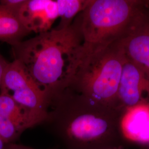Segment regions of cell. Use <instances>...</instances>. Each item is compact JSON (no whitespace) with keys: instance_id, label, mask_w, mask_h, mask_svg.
Instances as JSON below:
<instances>
[{"instance_id":"obj_9","label":"cell","mask_w":149,"mask_h":149,"mask_svg":"<svg viewBox=\"0 0 149 149\" xmlns=\"http://www.w3.org/2000/svg\"><path fill=\"white\" fill-rule=\"evenodd\" d=\"M122 138L139 144L149 143V103L125 109L119 120Z\"/></svg>"},{"instance_id":"obj_7","label":"cell","mask_w":149,"mask_h":149,"mask_svg":"<svg viewBox=\"0 0 149 149\" xmlns=\"http://www.w3.org/2000/svg\"><path fill=\"white\" fill-rule=\"evenodd\" d=\"M118 42L126 57L136 65L149 80V16L145 6L143 13Z\"/></svg>"},{"instance_id":"obj_13","label":"cell","mask_w":149,"mask_h":149,"mask_svg":"<svg viewBox=\"0 0 149 149\" xmlns=\"http://www.w3.org/2000/svg\"><path fill=\"white\" fill-rule=\"evenodd\" d=\"M26 129L25 127L0 115V138L6 144L16 143Z\"/></svg>"},{"instance_id":"obj_14","label":"cell","mask_w":149,"mask_h":149,"mask_svg":"<svg viewBox=\"0 0 149 149\" xmlns=\"http://www.w3.org/2000/svg\"><path fill=\"white\" fill-rule=\"evenodd\" d=\"M26 0H1L0 6L17 15Z\"/></svg>"},{"instance_id":"obj_2","label":"cell","mask_w":149,"mask_h":149,"mask_svg":"<svg viewBox=\"0 0 149 149\" xmlns=\"http://www.w3.org/2000/svg\"><path fill=\"white\" fill-rule=\"evenodd\" d=\"M122 111L67 88L50 103L42 124L64 149H96L121 145Z\"/></svg>"},{"instance_id":"obj_11","label":"cell","mask_w":149,"mask_h":149,"mask_svg":"<svg viewBox=\"0 0 149 149\" xmlns=\"http://www.w3.org/2000/svg\"><path fill=\"white\" fill-rule=\"evenodd\" d=\"M28 34L17 15L0 6V41L12 47L22 42Z\"/></svg>"},{"instance_id":"obj_16","label":"cell","mask_w":149,"mask_h":149,"mask_svg":"<svg viewBox=\"0 0 149 149\" xmlns=\"http://www.w3.org/2000/svg\"><path fill=\"white\" fill-rule=\"evenodd\" d=\"M6 149H36L29 146H25L21 144H17L16 143L8 144Z\"/></svg>"},{"instance_id":"obj_8","label":"cell","mask_w":149,"mask_h":149,"mask_svg":"<svg viewBox=\"0 0 149 149\" xmlns=\"http://www.w3.org/2000/svg\"><path fill=\"white\" fill-rule=\"evenodd\" d=\"M22 24L29 33L48 32L59 18L56 1L26 0L17 13Z\"/></svg>"},{"instance_id":"obj_10","label":"cell","mask_w":149,"mask_h":149,"mask_svg":"<svg viewBox=\"0 0 149 149\" xmlns=\"http://www.w3.org/2000/svg\"><path fill=\"white\" fill-rule=\"evenodd\" d=\"M0 115L25 127L27 129L41 125V121L17 103L11 96L0 91Z\"/></svg>"},{"instance_id":"obj_5","label":"cell","mask_w":149,"mask_h":149,"mask_svg":"<svg viewBox=\"0 0 149 149\" xmlns=\"http://www.w3.org/2000/svg\"><path fill=\"white\" fill-rule=\"evenodd\" d=\"M0 91L8 93L43 123L49 107L47 97L18 61L14 59L7 65Z\"/></svg>"},{"instance_id":"obj_1","label":"cell","mask_w":149,"mask_h":149,"mask_svg":"<svg viewBox=\"0 0 149 149\" xmlns=\"http://www.w3.org/2000/svg\"><path fill=\"white\" fill-rule=\"evenodd\" d=\"M77 16L68 27H56L12 46L15 60L43 91L49 106L69 87L83 60Z\"/></svg>"},{"instance_id":"obj_19","label":"cell","mask_w":149,"mask_h":149,"mask_svg":"<svg viewBox=\"0 0 149 149\" xmlns=\"http://www.w3.org/2000/svg\"><path fill=\"white\" fill-rule=\"evenodd\" d=\"M144 6H145V10L149 16V0L144 1Z\"/></svg>"},{"instance_id":"obj_6","label":"cell","mask_w":149,"mask_h":149,"mask_svg":"<svg viewBox=\"0 0 149 149\" xmlns=\"http://www.w3.org/2000/svg\"><path fill=\"white\" fill-rule=\"evenodd\" d=\"M117 102L122 111L140 103H149V80L126 56L118 86Z\"/></svg>"},{"instance_id":"obj_12","label":"cell","mask_w":149,"mask_h":149,"mask_svg":"<svg viewBox=\"0 0 149 149\" xmlns=\"http://www.w3.org/2000/svg\"><path fill=\"white\" fill-rule=\"evenodd\" d=\"M90 0H56L60 22L58 28L71 24L76 16L85 9Z\"/></svg>"},{"instance_id":"obj_17","label":"cell","mask_w":149,"mask_h":149,"mask_svg":"<svg viewBox=\"0 0 149 149\" xmlns=\"http://www.w3.org/2000/svg\"><path fill=\"white\" fill-rule=\"evenodd\" d=\"M96 149H129L125 148L124 146H123L122 144L119 145L117 146H109V147H105V148H101Z\"/></svg>"},{"instance_id":"obj_15","label":"cell","mask_w":149,"mask_h":149,"mask_svg":"<svg viewBox=\"0 0 149 149\" xmlns=\"http://www.w3.org/2000/svg\"><path fill=\"white\" fill-rule=\"evenodd\" d=\"M8 64L9 62H8L0 53V89L2 85L3 76L5 73L6 69Z\"/></svg>"},{"instance_id":"obj_4","label":"cell","mask_w":149,"mask_h":149,"mask_svg":"<svg viewBox=\"0 0 149 149\" xmlns=\"http://www.w3.org/2000/svg\"><path fill=\"white\" fill-rule=\"evenodd\" d=\"M125 60L119 42L113 43L83 60L68 88L121 111L118 106L117 93Z\"/></svg>"},{"instance_id":"obj_18","label":"cell","mask_w":149,"mask_h":149,"mask_svg":"<svg viewBox=\"0 0 149 149\" xmlns=\"http://www.w3.org/2000/svg\"><path fill=\"white\" fill-rule=\"evenodd\" d=\"M7 144L5 143L0 138V149H6L7 147Z\"/></svg>"},{"instance_id":"obj_3","label":"cell","mask_w":149,"mask_h":149,"mask_svg":"<svg viewBox=\"0 0 149 149\" xmlns=\"http://www.w3.org/2000/svg\"><path fill=\"white\" fill-rule=\"evenodd\" d=\"M144 10V1L90 0L77 16L83 60L119 41Z\"/></svg>"}]
</instances>
